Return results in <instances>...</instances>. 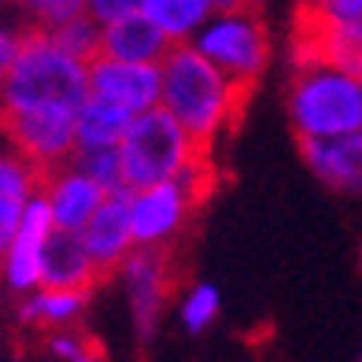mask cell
I'll list each match as a JSON object with an SVG mask.
<instances>
[{
  "label": "cell",
  "instance_id": "1",
  "mask_svg": "<svg viewBox=\"0 0 362 362\" xmlns=\"http://www.w3.org/2000/svg\"><path fill=\"white\" fill-rule=\"evenodd\" d=\"M159 74H163L159 107H167L174 115V122L185 129L200 152H215L218 134L240 119L252 89L229 81L192 45H174L163 56Z\"/></svg>",
  "mask_w": 362,
  "mask_h": 362
},
{
  "label": "cell",
  "instance_id": "2",
  "mask_svg": "<svg viewBox=\"0 0 362 362\" xmlns=\"http://www.w3.org/2000/svg\"><path fill=\"white\" fill-rule=\"evenodd\" d=\"M86 100H89V63L63 52L45 30H23L19 52H15L4 81H0V111H34V107L78 111Z\"/></svg>",
  "mask_w": 362,
  "mask_h": 362
},
{
  "label": "cell",
  "instance_id": "3",
  "mask_svg": "<svg viewBox=\"0 0 362 362\" xmlns=\"http://www.w3.org/2000/svg\"><path fill=\"white\" fill-rule=\"evenodd\" d=\"M288 119L300 141L362 129V74L337 63H300L288 81Z\"/></svg>",
  "mask_w": 362,
  "mask_h": 362
},
{
  "label": "cell",
  "instance_id": "4",
  "mask_svg": "<svg viewBox=\"0 0 362 362\" xmlns=\"http://www.w3.org/2000/svg\"><path fill=\"white\" fill-rule=\"evenodd\" d=\"M119 148H122V181L129 192L174 181L189 167V159L200 152L189 141L185 129L174 122V115L167 107L134 115V122H129Z\"/></svg>",
  "mask_w": 362,
  "mask_h": 362
},
{
  "label": "cell",
  "instance_id": "5",
  "mask_svg": "<svg viewBox=\"0 0 362 362\" xmlns=\"http://www.w3.org/2000/svg\"><path fill=\"white\" fill-rule=\"evenodd\" d=\"M189 45L204 59L215 63L229 81L248 89H255V81L270 63V30L259 15V4L237 11H215Z\"/></svg>",
  "mask_w": 362,
  "mask_h": 362
},
{
  "label": "cell",
  "instance_id": "6",
  "mask_svg": "<svg viewBox=\"0 0 362 362\" xmlns=\"http://www.w3.org/2000/svg\"><path fill=\"white\" fill-rule=\"evenodd\" d=\"M292 59L337 63L362 74V0H303L296 15Z\"/></svg>",
  "mask_w": 362,
  "mask_h": 362
},
{
  "label": "cell",
  "instance_id": "7",
  "mask_svg": "<svg viewBox=\"0 0 362 362\" xmlns=\"http://www.w3.org/2000/svg\"><path fill=\"white\" fill-rule=\"evenodd\" d=\"M0 141L11 152H19L45 177L59 167H67L78 148L74 111H59V107L0 111Z\"/></svg>",
  "mask_w": 362,
  "mask_h": 362
},
{
  "label": "cell",
  "instance_id": "8",
  "mask_svg": "<svg viewBox=\"0 0 362 362\" xmlns=\"http://www.w3.org/2000/svg\"><path fill=\"white\" fill-rule=\"evenodd\" d=\"M174 248H134L119 267V277L126 281L129 310H134V325L141 340H152L159 329V315L170 300L174 288Z\"/></svg>",
  "mask_w": 362,
  "mask_h": 362
},
{
  "label": "cell",
  "instance_id": "9",
  "mask_svg": "<svg viewBox=\"0 0 362 362\" xmlns=\"http://www.w3.org/2000/svg\"><path fill=\"white\" fill-rule=\"evenodd\" d=\"M196 200L181 181H163V185L141 189L129 200V218H134V244L137 248H174L177 233L192 218Z\"/></svg>",
  "mask_w": 362,
  "mask_h": 362
},
{
  "label": "cell",
  "instance_id": "10",
  "mask_svg": "<svg viewBox=\"0 0 362 362\" xmlns=\"http://www.w3.org/2000/svg\"><path fill=\"white\" fill-rule=\"evenodd\" d=\"M52 229H56L52 207H48L45 192H37L26 204L11 244L0 252V277L8 281V288H15V292L41 288V252H45L48 237H52Z\"/></svg>",
  "mask_w": 362,
  "mask_h": 362
},
{
  "label": "cell",
  "instance_id": "11",
  "mask_svg": "<svg viewBox=\"0 0 362 362\" xmlns=\"http://www.w3.org/2000/svg\"><path fill=\"white\" fill-rule=\"evenodd\" d=\"M159 93H163L159 63H122L107 56H96L89 63V96L119 104L129 115L159 107Z\"/></svg>",
  "mask_w": 362,
  "mask_h": 362
},
{
  "label": "cell",
  "instance_id": "12",
  "mask_svg": "<svg viewBox=\"0 0 362 362\" xmlns=\"http://www.w3.org/2000/svg\"><path fill=\"white\" fill-rule=\"evenodd\" d=\"M129 189H115L104 196V204L96 207V215L89 218V226L81 229V244H86L89 259L96 262V270L104 277L119 274V267L126 262V255L137 248L134 244V218H129Z\"/></svg>",
  "mask_w": 362,
  "mask_h": 362
},
{
  "label": "cell",
  "instance_id": "13",
  "mask_svg": "<svg viewBox=\"0 0 362 362\" xmlns=\"http://www.w3.org/2000/svg\"><path fill=\"white\" fill-rule=\"evenodd\" d=\"M300 156L325 189L340 196H362V129L340 137L300 141Z\"/></svg>",
  "mask_w": 362,
  "mask_h": 362
},
{
  "label": "cell",
  "instance_id": "14",
  "mask_svg": "<svg viewBox=\"0 0 362 362\" xmlns=\"http://www.w3.org/2000/svg\"><path fill=\"white\" fill-rule=\"evenodd\" d=\"M41 192H45L48 207H52L56 229H67V233H81V229L89 226V218L96 215V207L104 204V196H107L93 177L74 170L71 163L59 167V170H52V174H45L41 177Z\"/></svg>",
  "mask_w": 362,
  "mask_h": 362
},
{
  "label": "cell",
  "instance_id": "15",
  "mask_svg": "<svg viewBox=\"0 0 362 362\" xmlns=\"http://www.w3.org/2000/svg\"><path fill=\"white\" fill-rule=\"evenodd\" d=\"M100 281H104V274L89 259L81 233L52 229V237H48L45 252H41V288L93 292V285H100Z\"/></svg>",
  "mask_w": 362,
  "mask_h": 362
},
{
  "label": "cell",
  "instance_id": "16",
  "mask_svg": "<svg viewBox=\"0 0 362 362\" xmlns=\"http://www.w3.org/2000/svg\"><path fill=\"white\" fill-rule=\"evenodd\" d=\"M167 34L148 19L144 11H129L122 19H111L100 26V56L122 63H163L170 52Z\"/></svg>",
  "mask_w": 362,
  "mask_h": 362
},
{
  "label": "cell",
  "instance_id": "17",
  "mask_svg": "<svg viewBox=\"0 0 362 362\" xmlns=\"http://www.w3.org/2000/svg\"><path fill=\"white\" fill-rule=\"evenodd\" d=\"M41 192V174L30 167V163L11 152L8 144H0V252L11 244L15 229L26 204Z\"/></svg>",
  "mask_w": 362,
  "mask_h": 362
},
{
  "label": "cell",
  "instance_id": "18",
  "mask_svg": "<svg viewBox=\"0 0 362 362\" xmlns=\"http://www.w3.org/2000/svg\"><path fill=\"white\" fill-rule=\"evenodd\" d=\"M89 303V292H67V288H37L19 310L23 325H45L48 333L71 329Z\"/></svg>",
  "mask_w": 362,
  "mask_h": 362
},
{
  "label": "cell",
  "instance_id": "19",
  "mask_svg": "<svg viewBox=\"0 0 362 362\" xmlns=\"http://www.w3.org/2000/svg\"><path fill=\"white\" fill-rule=\"evenodd\" d=\"M134 115L126 107L100 100V96H89L86 104L74 111V129H78V144L93 148V144H122Z\"/></svg>",
  "mask_w": 362,
  "mask_h": 362
},
{
  "label": "cell",
  "instance_id": "20",
  "mask_svg": "<svg viewBox=\"0 0 362 362\" xmlns=\"http://www.w3.org/2000/svg\"><path fill=\"white\" fill-rule=\"evenodd\" d=\"M144 15L167 34L170 45H189L215 11L207 0H148Z\"/></svg>",
  "mask_w": 362,
  "mask_h": 362
},
{
  "label": "cell",
  "instance_id": "21",
  "mask_svg": "<svg viewBox=\"0 0 362 362\" xmlns=\"http://www.w3.org/2000/svg\"><path fill=\"white\" fill-rule=\"evenodd\" d=\"M11 19L23 30H59L63 23L89 15V0H8Z\"/></svg>",
  "mask_w": 362,
  "mask_h": 362
},
{
  "label": "cell",
  "instance_id": "22",
  "mask_svg": "<svg viewBox=\"0 0 362 362\" xmlns=\"http://www.w3.org/2000/svg\"><path fill=\"white\" fill-rule=\"evenodd\" d=\"M71 167L81 170L86 177H93L104 192H115V189H126L122 181V148L119 144H93V148H74L71 156Z\"/></svg>",
  "mask_w": 362,
  "mask_h": 362
},
{
  "label": "cell",
  "instance_id": "23",
  "mask_svg": "<svg viewBox=\"0 0 362 362\" xmlns=\"http://www.w3.org/2000/svg\"><path fill=\"white\" fill-rule=\"evenodd\" d=\"M48 37L81 63H93L100 56V23H96L93 15H78V19L63 23L59 30H48Z\"/></svg>",
  "mask_w": 362,
  "mask_h": 362
},
{
  "label": "cell",
  "instance_id": "24",
  "mask_svg": "<svg viewBox=\"0 0 362 362\" xmlns=\"http://www.w3.org/2000/svg\"><path fill=\"white\" fill-rule=\"evenodd\" d=\"M218 310H222V296H218L215 285H192L185 296H181V303H177V318L196 337V333H204V329L218 318Z\"/></svg>",
  "mask_w": 362,
  "mask_h": 362
},
{
  "label": "cell",
  "instance_id": "25",
  "mask_svg": "<svg viewBox=\"0 0 362 362\" xmlns=\"http://www.w3.org/2000/svg\"><path fill=\"white\" fill-rule=\"evenodd\" d=\"M48 351L59 362H104L100 340L89 333H74V329H56L48 333Z\"/></svg>",
  "mask_w": 362,
  "mask_h": 362
},
{
  "label": "cell",
  "instance_id": "26",
  "mask_svg": "<svg viewBox=\"0 0 362 362\" xmlns=\"http://www.w3.org/2000/svg\"><path fill=\"white\" fill-rule=\"evenodd\" d=\"M19 41H23V26L11 15H0V81H4L15 52H19Z\"/></svg>",
  "mask_w": 362,
  "mask_h": 362
},
{
  "label": "cell",
  "instance_id": "27",
  "mask_svg": "<svg viewBox=\"0 0 362 362\" xmlns=\"http://www.w3.org/2000/svg\"><path fill=\"white\" fill-rule=\"evenodd\" d=\"M148 0H89V15L96 23H111V19H122L129 11H144Z\"/></svg>",
  "mask_w": 362,
  "mask_h": 362
},
{
  "label": "cell",
  "instance_id": "28",
  "mask_svg": "<svg viewBox=\"0 0 362 362\" xmlns=\"http://www.w3.org/2000/svg\"><path fill=\"white\" fill-rule=\"evenodd\" d=\"M211 11H237V8H252L255 0H207Z\"/></svg>",
  "mask_w": 362,
  "mask_h": 362
},
{
  "label": "cell",
  "instance_id": "29",
  "mask_svg": "<svg viewBox=\"0 0 362 362\" xmlns=\"http://www.w3.org/2000/svg\"><path fill=\"white\" fill-rule=\"evenodd\" d=\"M0 4H8V0H0Z\"/></svg>",
  "mask_w": 362,
  "mask_h": 362
},
{
  "label": "cell",
  "instance_id": "30",
  "mask_svg": "<svg viewBox=\"0 0 362 362\" xmlns=\"http://www.w3.org/2000/svg\"><path fill=\"white\" fill-rule=\"evenodd\" d=\"M358 362H362V358H358Z\"/></svg>",
  "mask_w": 362,
  "mask_h": 362
}]
</instances>
